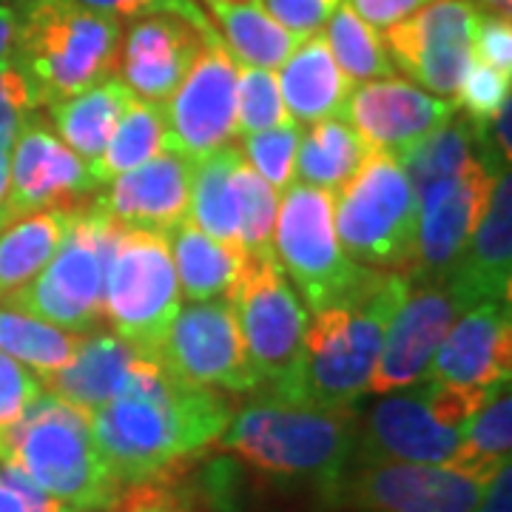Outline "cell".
Instances as JSON below:
<instances>
[{
    "mask_svg": "<svg viewBox=\"0 0 512 512\" xmlns=\"http://www.w3.org/2000/svg\"><path fill=\"white\" fill-rule=\"evenodd\" d=\"M89 416L111 473L120 484H140L217 444L234 404L222 390L180 379L146 359L126 390Z\"/></svg>",
    "mask_w": 512,
    "mask_h": 512,
    "instance_id": "1",
    "label": "cell"
},
{
    "mask_svg": "<svg viewBox=\"0 0 512 512\" xmlns=\"http://www.w3.org/2000/svg\"><path fill=\"white\" fill-rule=\"evenodd\" d=\"M407 285L402 271L365 268L342 296L313 311L296 376L265 396L319 410H353L370 393L384 333Z\"/></svg>",
    "mask_w": 512,
    "mask_h": 512,
    "instance_id": "2",
    "label": "cell"
},
{
    "mask_svg": "<svg viewBox=\"0 0 512 512\" xmlns=\"http://www.w3.org/2000/svg\"><path fill=\"white\" fill-rule=\"evenodd\" d=\"M356 433V407L319 410L279 402L262 393L254 402L234 410L217 444L248 461L259 473L316 481L319 490H325L353 461Z\"/></svg>",
    "mask_w": 512,
    "mask_h": 512,
    "instance_id": "3",
    "label": "cell"
},
{
    "mask_svg": "<svg viewBox=\"0 0 512 512\" xmlns=\"http://www.w3.org/2000/svg\"><path fill=\"white\" fill-rule=\"evenodd\" d=\"M0 461L74 512L109 510L123 487L94 439L92 416L52 393H40L9 430Z\"/></svg>",
    "mask_w": 512,
    "mask_h": 512,
    "instance_id": "4",
    "label": "cell"
},
{
    "mask_svg": "<svg viewBox=\"0 0 512 512\" xmlns=\"http://www.w3.org/2000/svg\"><path fill=\"white\" fill-rule=\"evenodd\" d=\"M123 23L74 0H26L12 57L40 106H52L120 72Z\"/></svg>",
    "mask_w": 512,
    "mask_h": 512,
    "instance_id": "5",
    "label": "cell"
},
{
    "mask_svg": "<svg viewBox=\"0 0 512 512\" xmlns=\"http://www.w3.org/2000/svg\"><path fill=\"white\" fill-rule=\"evenodd\" d=\"M126 225L114 222L89 197L74 205L66 237L46 268L20 291L3 296V308L86 333L103 325L106 276L117 239Z\"/></svg>",
    "mask_w": 512,
    "mask_h": 512,
    "instance_id": "6",
    "label": "cell"
},
{
    "mask_svg": "<svg viewBox=\"0 0 512 512\" xmlns=\"http://www.w3.org/2000/svg\"><path fill=\"white\" fill-rule=\"evenodd\" d=\"M333 225L353 262L407 274L419 237V197L402 163L370 148L362 165L339 188Z\"/></svg>",
    "mask_w": 512,
    "mask_h": 512,
    "instance_id": "7",
    "label": "cell"
},
{
    "mask_svg": "<svg viewBox=\"0 0 512 512\" xmlns=\"http://www.w3.org/2000/svg\"><path fill=\"white\" fill-rule=\"evenodd\" d=\"M180 308L168 237L148 228H123L106 276L103 322L137 353L157 359L165 330Z\"/></svg>",
    "mask_w": 512,
    "mask_h": 512,
    "instance_id": "8",
    "label": "cell"
},
{
    "mask_svg": "<svg viewBox=\"0 0 512 512\" xmlns=\"http://www.w3.org/2000/svg\"><path fill=\"white\" fill-rule=\"evenodd\" d=\"M239 333L254 365L259 390L276 393L296 376L305 359L311 313L296 296L276 254H248L228 293Z\"/></svg>",
    "mask_w": 512,
    "mask_h": 512,
    "instance_id": "9",
    "label": "cell"
},
{
    "mask_svg": "<svg viewBox=\"0 0 512 512\" xmlns=\"http://www.w3.org/2000/svg\"><path fill=\"white\" fill-rule=\"evenodd\" d=\"M336 191L293 183L276 214L274 254L282 271L296 282L305 302L325 308L362 276L365 265L353 262L333 225Z\"/></svg>",
    "mask_w": 512,
    "mask_h": 512,
    "instance_id": "10",
    "label": "cell"
},
{
    "mask_svg": "<svg viewBox=\"0 0 512 512\" xmlns=\"http://www.w3.org/2000/svg\"><path fill=\"white\" fill-rule=\"evenodd\" d=\"M493 478L444 464H356L322 495L350 512H473Z\"/></svg>",
    "mask_w": 512,
    "mask_h": 512,
    "instance_id": "11",
    "label": "cell"
},
{
    "mask_svg": "<svg viewBox=\"0 0 512 512\" xmlns=\"http://www.w3.org/2000/svg\"><path fill=\"white\" fill-rule=\"evenodd\" d=\"M470 0H430L413 15L384 29V49L393 69H402L424 92L456 100L470 69L478 23Z\"/></svg>",
    "mask_w": 512,
    "mask_h": 512,
    "instance_id": "12",
    "label": "cell"
},
{
    "mask_svg": "<svg viewBox=\"0 0 512 512\" xmlns=\"http://www.w3.org/2000/svg\"><path fill=\"white\" fill-rule=\"evenodd\" d=\"M237 77L239 63L220 32H208L197 60L163 103L165 151L200 160L237 137Z\"/></svg>",
    "mask_w": 512,
    "mask_h": 512,
    "instance_id": "13",
    "label": "cell"
},
{
    "mask_svg": "<svg viewBox=\"0 0 512 512\" xmlns=\"http://www.w3.org/2000/svg\"><path fill=\"white\" fill-rule=\"evenodd\" d=\"M157 362L180 379L222 393L259 390V379L248 359L237 313L228 296L180 308L165 330Z\"/></svg>",
    "mask_w": 512,
    "mask_h": 512,
    "instance_id": "14",
    "label": "cell"
},
{
    "mask_svg": "<svg viewBox=\"0 0 512 512\" xmlns=\"http://www.w3.org/2000/svg\"><path fill=\"white\" fill-rule=\"evenodd\" d=\"M410 279V276H407ZM473 299L461 291L453 276L410 279L399 311L393 313L384 333L382 353L370 379V393H393L427 382L430 362Z\"/></svg>",
    "mask_w": 512,
    "mask_h": 512,
    "instance_id": "15",
    "label": "cell"
},
{
    "mask_svg": "<svg viewBox=\"0 0 512 512\" xmlns=\"http://www.w3.org/2000/svg\"><path fill=\"white\" fill-rule=\"evenodd\" d=\"M464 427H450L436 416L430 382L384 393L382 402L359 419L356 464H453Z\"/></svg>",
    "mask_w": 512,
    "mask_h": 512,
    "instance_id": "16",
    "label": "cell"
},
{
    "mask_svg": "<svg viewBox=\"0 0 512 512\" xmlns=\"http://www.w3.org/2000/svg\"><path fill=\"white\" fill-rule=\"evenodd\" d=\"M504 168L498 157H478L458 177L419 194V237L407 271L410 279H439L456 268Z\"/></svg>",
    "mask_w": 512,
    "mask_h": 512,
    "instance_id": "17",
    "label": "cell"
},
{
    "mask_svg": "<svg viewBox=\"0 0 512 512\" xmlns=\"http://www.w3.org/2000/svg\"><path fill=\"white\" fill-rule=\"evenodd\" d=\"M92 171L40 114H32L20 128L18 140L9 151V197L6 225L32 211L74 208L94 194Z\"/></svg>",
    "mask_w": 512,
    "mask_h": 512,
    "instance_id": "18",
    "label": "cell"
},
{
    "mask_svg": "<svg viewBox=\"0 0 512 512\" xmlns=\"http://www.w3.org/2000/svg\"><path fill=\"white\" fill-rule=\"evenodd\" d=\"M453 114V100L424 92L402 77L367 80L350 92L345 111L350 126L365 140L367 148L387 151L393 157H402L407 148L450 123Z\"/></svg>",
    "mask_w": 512,
    "mask_h": 512,
    "instance_id": "19",
    "label": "cell"
},
{
    "mask_svg": "<svg viewBox=\"0 0 512 512\" xmlns=\"http://www.w3.org/2000/svg\"><path fill=\"white\" fill-rule=\"evenodd\" d=\"M512 311L510 299L470 305L447 330L436 350L427 382L493 390L510 382Z\"/></svg>",
    "mask_w": 512,
    "mask_h": 512,
    "instance_id": "20",
    "label": "cell"
},
{
    "mask_svg": "<svg viewBox=\"0 0 512 512\" xmlns=\"http://www.w3.org/2000/svg\"><path fill=\"white\" fill-rule=\"evenodd\" d=\"M208 32L214 23L197 26L168 12L131 20L120 46V80L137 97L165 103L197 60Z\"/></svg>",
    "mask_w": 512,
    "mask_h": 512,
    "instance_id": "21",
    "label": "cell"
},
{
    "mask_svg": "<svg viewBox=\"0 0 512 512\" xmlns=\"http://www.w3.org/2000/svg\"><path fill=\"white\" fill-rule=\"evenodd\" d=\"M194 160L163 151L148 163L114 177L94 202L111 220L126 228H148L168 234L188 217Z\"/></svg>",
    "mask_w": 512,
    "mask_h": 512,
    "instance_id": "22",
    "label": "cell"
},
{
    "mask_svg": "<svg viewBox=\"0 0 512 512\" xmlns=\"http://www.w3.org/2000/svg\"><path fill=\"white\" fill-rule=\"evenodd\" d=\"M148 356L117 339L114 333H86L74 359L49 376H40L46 393L86 413L117 399Z\"/></svg>",
    "mask_w": 512,
    "mask_h": 512,
    "instance_id": "23",
    "label": "cell"
},
{
    "mask_svg": "<svg viewBox=\"0 0 512 512\" xmlns=\"http://www.w3.org/2000/svg\"><path fill=\"white\" fill-rule=\"evenodd\" d=\"M512 274V177L504 168L490 191L476 234L450 276L476 302L510 299Z\"/></svg>",
    "mask_w": 512,
    "mask_h": 512,
    "instance_id": "24",
    "label": "cell"
},
{
    "mask_svg": "<svg viewBox=\"0 0 512 512\" xmlns=\"http://www.w3.org/2000/svg\"><path fill=\"white\" fill-rule=\"evenodd\" d=\"M282 103L296 123H319L345 117L348 97L353 92L345 72L330 55L322 32L305 37L276 74Z\"/></svg>",
    "mask_w": 512,
    "mask_h": 512,
    "instance_id": "25",
    "label": "cell"
},
{
    "mask_svg": "<svg viewBox=\"0 0 512 512\" xmlns=\"http://www.w3.org/2000/svg\"><path fill=\"white\" fill-rule=\"evenodd\" d=\"M202 12L239 66L274 72L302 43L271 18L262 0H202Z\"/></svg>",
    "mask_w": 512,
    "mask_h": 512,
    "instance_id": "26",
    "label": "cell"
},
{
    "mask_svg": "<svg viewBox=\"0 0 512 512\" xmlns=\"http://www.w3.org/2000/svg\"><path fill=\"white\" fill-rule=\"evenodd\" d=\"M165 237H168L180 291L191 302H205V299H217V296L231 293L239 271H242V262L248 256L239 242H222V239L208 237L188 217Z\"/></svg>",
    "mask_w": 512,
    "mask_h": 512,
    "instance_id": "27",
    "label": "cell"
},
{
    "mask_svg": "<svg viewBox=\"0 0 512 512\" xmlns=\"http://www.w3.org/2000/svg\"><path fill=\"white\" fill-rule=\"evenodd\" d=\"M131 97L134 92L120 77H109L86 92L52 103L49 114H52L60 140L72 148L83 163H92L103 154L111 131L120 123Z\"/></svg>",
    "mask_w": 512,
    "mask_h": 512,
    "instance_id": "28",
    "label": "cell"
},
{
    "mask_svg": "<svg viewBox=\"0 0 512 512\" xmlns=\"http://www.w3.org/2000/svg\"><path fill=\"white\" fill-rule=\"evenodd\" d=\"M72 208H46L0 228V299L29 285L66 237Z\"/></svg>",
    "mask_w": 512,
    "mask_h": 512,
    "instance_id": "29",
    "label": "cell"
},
{
    "mask_svg": "<svg viewBox=\"0 0 512 512\" xmlns=\"http://www.w3.org/2000/svg\"><path fill=\"white\" fill-rule=\"evenodd\" d=\"M242 160L237 146H222L194 160L191 174V205L188 220L208 237L222 242H239V211L234 168Z\"/></svg>",
    "mask_w": 512,
    "mask_h": 512,
    "instance_id": "30",
    "label": "cell"
},
{
    "mask_svg": "<svg viewBox=\"0 0 512 512\" xmlns=\"http://www.w3.org/2000/svg\"><path fill=\"white\" fill-rule=\"evenodd\" d=\"M367 143L345 123V117L319 120L308 131L302 128V140L296 151V177L299 183L339 191L356 174L367 157Z\"/></svg>",
    "mask_w": 512,
    "mask_h": 512,
    "instance_id": "31",
    "label": "cell"
},
{
    "mask_svg": "<svg viewBox=\"0 0 512 512\" xmlns=\"http://www.w3.org/2000/svg\"><path fill=\"white\" fill-rule=\"evenodd\" d=\"M165 151V117L163 103H151L143 97H131V103L123 111L117 128L111 131L109 143L103 148V154L92 160L94 183H111L114 177L134 171L137 165L148 163L151 157Z\"/></svg>",
    "mask_w": 512,
    "mask_h": 512,
    "instance_id": "32",
    "label": "cell"
},
{
    "mask_svg": "<svg viewBox=\"0 0 512 512\" xmlns=\"http://www.w3.org/2000/svg\"><path fill=\"white\" fill-rule=\"evenodd\" d=\"M481 137L484 134L470 120H450L433 134H427L421 143L407 148L402 157H396L402 163L407 180L413 183L416 197L436 183L453 180L467 165L476 163L481 157V151H476Z\"/></svg>",
    "mask_w": 512,
    "mask_h": 512,
    "instance_id": "33",
    "label": "cell"
},
{
    "mask_svg": "<svg viewBox=\"0 0 512 512\" xmlns=\"http://www.w3.org/2000/svg\"><path fill=\"white\" fill-rule=\"evenodd\" d=\"M512 453V396L510 384L498 387L464 424V439L453 464L461 473L493 478Z\"/></svg>",
    "mask_w": 512,
    "mask_h": 512,
    "instance_id": "34",
    "label": "cell"
},
{
    "mask_svg": "<svg viewBox=\"0 0 512 512\" xmlns=\"http://www.w3.org/2000/svg\"><path fill=\"white\" fill-rule=\"evenodd\" d=\"M83 336L86 333H74L12 308H0V350L35 370L37 379L69 365Z\"/></svg>",
    "mask_w": 512,
    "mask_h": 512,
    "instance_id": "35",
    "label": "cell"
},
{
    "mask_svg": "<svg viewBox=\"0 0 512 512\" xmlns=\"http://www.w3.org/2000/svg\"><path fill=\"white\" fill-rule=\"evenodd\" d=\"M322 35L328 40V49L333 60H336V66L345 72L350 83L396 77V69H393V63L387 57L379 29L359 18L345 0L330 15Z\"/></svg>",
    "mask_w": 512,
    "mask_h": 512,
    "instance_id": "36",
    "label": "cell"
},
{
    "mask_svg": "<svg viewBox=\"0 0 512 512\" xmlns=\"http://www.w3.org/2000/svg\"><path fill=\"white\" fill-rule=\"evenodd\" d=\"M239 211V245L245 254H274V225L279 214V191L265 183L245 157L234 168Z\"/></svg>",
    "mask_w": 512,
    "mask_h": 512,
    "instance_id": "37",
    "label": "cell"
},
{
    "mask_svg": "<svg viewBox=\"0 0 512 512\" xmlns=\"http://www.w3.org/2000/svg\"><path fill=\"white\" fill-rule=\"evenodd\" d=\"M299 140H302V123H296L291 117L282 126L245 134L239 151L265 183L276 188V191H285L296 180Z\"/></svg>",
    "mask_w": 512,
    "mask_h": 512,
    "instance_id": "38",
    "label": "cell"
},
{
    "mask_svg": "<svg viewBox=\"0 0 512 512\" xmlns=\"http://www.w3.org/2000/svg\"><path fill=\"white\" fill-rule=\"evenodd\" d=\"M291 114L282 103V92L271 69L239 66L237 77V134H254L282 126Z\"/></svg>",
    "mask_w": 512,
    "mask_h": 512,
    "instance_id": "39",
    "label": "cell"
},
{
    "mask_svg": "<svg viewBox=\"0 0 512 512\" xmlns=\"http://www.w3.org/2000/svg\"><path fill=\"white\" fill-rule=\"evenodd\" d=\"M510 86L512 77L501 74L481 60H473L464 80H461V86H458L453 103H456V109L467 111V120L484 134V128H490L495 114L504 106V100L512 97Z\"/></svg>",
    "mask_w": 512,
    "mask_h": 512,
    "instance_id": "40",
    "label": "cell"
},
{
    "mask_svg": "<svg viewBox=\"0 0 512 512\" xmlns=\"http://www.w3.org/2000/svg\"><path fill=\"white\" fill-rule=\"evenodd\" d=\"M40 109L37 94L23 74L18 60L9 55L0 60V148L12 151L20 128Z\"/></svg>",
    "mask_w": 512,
    "mask_h": 512,
    "instance_id": "41",
    "label": "cell"
},
{
    "mask_svg": "<svg viewBox=\"0 0 512 512\" xmlns=\"http://www.w3.org/2000/svg\"><path fill=\"white\" fill-rule=\"evenodd\" d=\"M40 393L43 384L35 370H29L23 362L0 350V453H3V439L40 399Z\"/></svg>",
    "mask_w": 512,
    "mask_h": 512,
    "instance_id": "42",
    "label": "cell"
},
{
    "mask_svg": "<svg viewBox=\"0 0 512 512\" xmlns=\"http://www.w3.org/2000/svg\"><path fill=\"white\" fill-rule=\"evenodd\" d=\"M92 12L109 15L114 20H137L148 18V15H180L188 18L197 26H211L208 15L202 12V6L197 0H74Z\"/></svg>",
    "mask_w": 512,
    "mask_h": 512,
    "instance_id": "43",
    "label": "cell"
},
{
    "mask_svg": "<svg viewBox=\"0 0 512 512\" xmlns=\"http://www.w3.org/2000/svg\"><path fill=\"white\" fill-rule=\"evenodd\" d=\"M262 3L282 29L305 40L325 29V23L339 9L342 0H262Z\"/></svg>",
    "mask_w": 512,
    "mask_h": 512,
    "instance_id": "44",
    "label": "cell"
},
{
    "mask_svg": "<svg viewBox=\"0 0 512 512\" xmlns=\"http://www.w3.org/2000/svg\"><path fill=\"white\" fill-rule=\"evenodd\" d=\"M0 512H74L43 493L35 481L0 461Z\"/></svg>",
    "mask_w": 512,
    "mask_h": 512,
    "instance_id": "45",
    "label": "cell"
},
{
    "mask_svg": "<svg viewBox=\"0 0 512 512\" xmlns=\"http://www.w3.org/2000/svg\"><path fill=\"white\" fill-rule=\"evenodd\" d=\"M473 57L512 77V26L510 18L478 15L473 35Z\"/></svg>",
    "mask_w": 512,
    "mask_h": 512,
    "instance_id": "46",
    "label": "cell"
},
{
    "mask_svg": "<svg viewBox=\"0 0 512 512\" xmlns=\"http://www.w3.org/2000/svg\"><path fill=\"white\" fill-rule=\"evenodd\" d=\"M109 512H191L180 495L160 487L157 481H140L126 495H117Z\"/></svg>",
    "mask_w": 512,
    "mask_h": 512,
    "instance_id": "47",
    "label": "cell"
},
{
    "mask_svg": "<svg viewBox=\"0 0 512 512\" xmlns=\"http://www.w3.org/2000/svg\"><path fill=\"white\" fill-rule=\"evenodd\" d=\"M345 3L359 18L367 20L370 26L387 29V26L407 18V15H413L416 9H421L430 0H345Z\"/></svg>",
    "mask_w": 512,
    "mask_h": 512,
    "instance_id": "48",
    "label": "cell"
},
{
    "mask_svg": "<svg viewBox=\"0 0 512 512\" xmlns=\"http://www.w3.org/2000/svg\"><path fill=\"white\" fill-rule=\"evenodd\" d=\"M473 512H512V467L504 464L493 481L487 484V490L481 495Z\"/></svg>",
    "mask_w": 512,
    "mask_h": 512,
    "instance_id": "49",
    "label": "cell"
},
{
    "mask_svg": "<svg viewBox=\"0 0 512 512\" xmlns=\"http://www.w3.org/2000/svg\"><path fill=\"white\" fill-rule=\"evenodd\" d=\"M493 126V137H495V148L501 151L504 163H510L512 157V97L504 100L501 111L495 114V120L490 123Z\"/></svg>",
    "mask_w": 512,
    "mask_h": 512,
    "instance_id": "50",
    "label": "cell"
},
{
    "mask_svg": "<svg viewBox=\"0 0 512 512\" xmlns=\"http://www.w3.org/2000/svg\"><path fill=\"white\" fill-rule=\"evenodd\" d=\"M15 35H18V12L12 6L0 3V60L12 55Z\"/></svg>",
    "mask_w": 512,
    "mask_h": 512,
    "instance_id": "51",
    "label": "cell"
},
{
    "mask_svg": "<svg viewBox=\"0 0 512 512\" xmlns=\"http://www.w3.org/2000/svg\"><path fill=\"white\" fill-rule=\"evenodd\" d=\"M6 197H9V151L0 148V228L6 225Z\"/></svg>",
    "mask_w": 512,
    "mask_h": 512,
    "instance_id": "52",
    "label": "cell"
},
{
    "mask_svg": "<svg viewBox=\"0 0 512 512\" xmlns=\"http://www.w3.org/2000/svg\"><path fill=\"white\" fill-rule=\"evenodd\" d=\"M481 15H495V18H510L512 0H470Z\"/></svg>",
    "mask_w": 512,
    "mask_h": 512,
    "instance_id": "53",
    "label": "cell"
},
{
    "mask_svg": "<svg viewBox=\"0 0 512 512\" xmlns=\"http://www.w3.org/2000/svg\"><path fill=\"white\" fill-rule=\"evenodd\" d=\"M20 3H26V0H20Z\"/></svg>",
    "mask_w": 512,
    "mask_h": 512,
    "instance_id": "54",
    "label": "cell"
},
{
    "mask_svg": "<svg viewBox=\"0 0 512 512\" xmlns=\"http://www.w3.org/2000/svg\"><path fill=\"white\" fill-rule=\"evenodd\" d=\"M0 3H3V0H0Z\"/></svg>",
    "mask_w": 512,
    "mask_h": 512,
    "instance_id": "55",
    "label": "cell"
}]
</instances>
